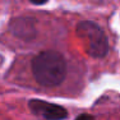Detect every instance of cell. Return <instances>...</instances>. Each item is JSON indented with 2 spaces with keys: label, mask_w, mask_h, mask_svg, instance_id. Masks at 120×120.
Listing matches in <instances>:
<instances>
[{
  "label": "cell",
  "mask_w": 120,
  "mask_h": 120,
  "mask_svg": "<svg viewBox=\"0 0 120 120\" xmlns=\"http://www.w3.org/2000/svg\"><path fill=\"white\" fill-rule=\"evenodd\" d=\"M28 107L32 111V114L45 120H64L68 118V112L63 106L56 104H50V102L44 101V100H30Z\"/></svg>",
  "instance_id": "3957f363"
},
{
  "label": "cell",
  "mask_w": 120,
  "mask_h": 120,
  "mask_svg": "<svg viewBox=\"0 0 120 120\" xmlns=\"http://www.w3.org/2000/svg\"><path fill=\"white\" fill-rule=\"evenodd\" d=\"M33 77L44 87H56L67 77V61L58 51L46 50L37 54L31 63Z\"/></svg>",
  "instance_id": "6da1fadb"
},
{
  "label": "cell",
  "mask_w": 120,
  "mask_h": 120,
  "mask_svg": "<svg viewBox=\"0 0 120 120\" xmlns=\"http://www.w3.org/2000/svg\"><path fill=\"white\" fill-rule=\"evenodd\" d=\"M30 1L35 5H42V4H45V3H47L49 0H30Z\"/></svg>",
  "instance_id": "8992f818"
},
{
  "label": "cell",
  "mask_w": 120,
  "mask_h": 120,
  "mask_svg": "<svg viewBox=\"0 0 120 120\" xmlns=\"http://www.w3.org/2000/svg\"><path fill=\"white\" fill-rule=\"evenodd\" d=\"M75 32L90 56L95 59H102L106 56L109 52V41L104 30L98 24L90 21L79 22Z\"/></svg>",
  "instance_id": "7a4b0ae2"
},
{
  "label": "cell",
  "mask_w": 120,
  "mask_h": 120,
  "mask_svg": "<svg viewBox=\"0 0 120 120\" xmlns=\"http://www.w3.org/2000/svg\"><path fill=\"white\" fill-rule=\"evenodd\" d=\"M75 120H93V118L91 115H87V114H83V115H79Z\"/></svg>",
  "instance_id": "5b68a950"
},
{
  "label": "cell",
  "mask_w": 120,
  "mask_h": 120,
  "mask_svg": "<svg viewBox=\"0 0 120 120\" xmlns=\"http://www.w3.org/2000/svg\"><path fill=\"white\" fill-rule=\"evenodd\" d=\"M9 28L14 36L21 38L30 40L36 35L33 18H15L10 22Z\"/></svg>",
  "instance_id": "277c9868"
}]
</instances>
